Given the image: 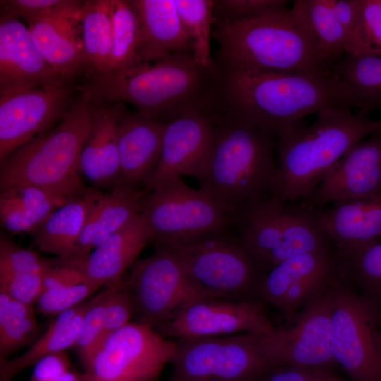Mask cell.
<instances>
[{
    "instance_id": "1",
    "label": "cell",
    "mask_w": 381,
    "mask_h": 381,
    "mask_svg": "<svg viewBox=\"0 0 381 381\" xmlns=\"http://www.w3.org/2000/svg\"><path fill=\"white\" fill-rule=\"evenodd\" d=\"M222 68L199 64L193 55L177 53L152 63H139L85 77L77 91L105 102H127L138 114L169 124L192 112L222 110Z\"/></svg>"
},
{
    "instance_id": "2",
    "label": "cell",
    "mask_w": 381,
    "mask_h": 381,
    "mask_svg": "<svg viewBox=\"0 0 381 381\" xmlns=\"http://www.w3.org/2000/svg\"><path fill=\"white\" fill-rule=\"evenodd\" d=\"M222 68V109L276 136L325 108L363 109L359 97L334 73Z\"/></svg>"
},
{
    "instance_id": "3",
    "label": "cell",
    "mask_w": 381,
    "mask_h": 381,
    "mask_svg": "<svg viewBox=\"0 0 381 381\" xmlns=\"http://www.w3.org/2000/svg\"><path fill=\"white\" fill-rule=\"evenodd\" d=\"M368 113L325 108L315 121H303L277 135V171L270 198L284 203L307 199L324 176L355 144L381 127Z\"/></svg>"
},
{
    "instance_id": "4",
    "label": "cell",
    "mask_w": 381,
    "mask_h": 381,
    "mask_svg": "<svg viewBox=\"0 0 381 381\" xmlns=\"http://www.w3.org/2000/svg\"><path fill=\"white\" fill-rule=\"evenodd\" d=\"M212 37L222 67L310 74L334 73L320 58L306 18L284 7L236 22L214 23Z\"/></svg>"
},
{
    "instance_id": "5",
    "label": "cell",
    "mask_w": 381,
    "mask_h": 381,
    "mask_svg": "<svg viewBox=\"0 0 381 381\" xmlns=\"http://www.w3.org/2000/svg\"><path fill=\"white\" fill-rule=\"evenodd\" d=\"M213 120L214 148L200 188L235 217L246 204L270 196L277 136L225 110L214 113Z\"/></svg>"
},
{
    "instance_id": "6",
    "label": "cell",
    "mask_w": 381,
    "mask_h": 381,
    "mask_svg": "<svg viewBox=\"0 0 381 381\" xmlns=\"http://www.w3.org/2000/svg\"><path fill=\"white\" fill-rule=\"evenodd\" d=\"M51 129L0 163V190L35 186L68 198L83 194L80 158L88 138L96 100L79 92Z\"/></svg>"
},
{
    "instance_id": "7",
    "label": "cell",
    "mask_w": 381,
    "mask_h": 381,
    "mask_svg": "<svg viewBox=\"0 0 381 381\" xmlns=\"http://www.w3.org/2000/svg\"><path fill=\"white\" fill-rule=\"evenodd\" d=\"M155 246L167 250L176 260L205 298L262 301L260 287L265 272L243 248L233 229Z\"/></svg>"
},
{
    "instance_id": "8",
    "label": "cell",
    "mask_w": 381,
    "mask_h": 381,
    "mask_svg": "<svg viewBox=\"0 0 381 381\" xmlns=\"http://www.w3.org/2000/svg\"><path fill=\"white\" fill-rule=\"evenodd\" d=\"M233 230L265 273L288 259L335 248L318 220V209L268 198L250 202L236 214Z\"/></svg>"
},
{
    "instance_id": "9",
    "label": "cell",
    "mask_w": 381,
    "mask_h": 381,
    "mask_svg": "<svg viewBox=\"0 0 381 381\" xmlns=\"http://www.w3.org/2000/svg\"><path fill=\"white\" fill-rule=\"evenodd\" d=\"M140 214L147 243L154 245L194 235L233 229L234 216L210 194L169 177L144 198Z\"/></svg>"
},
{
    "instance_id": "10",
    "label": "cell",
    "mask_w": 381,
    "mask_h": 381,
    "mask_svg": "<svg viewBox=\"0 0 381 381\" xmlns=\"http://www.w3.org/2000/svg\"><path fill=\"white\" fill-rule=\"evenodd\" d=\"M331 346L351 381H381V349L374 312L340 275L332 284Z\"/></svg>"
},
{
    "instance_id": "11",
    "label": "cell",
    "mask_w": 381,
    "mask_h": 381,
    "mask_svg": "<svg viewBox=\"0 0 381 381\" xmlns=\"http://www.w3.org/2000/svg\"><path fill=\"white\" fill-rule=\"evenodd\" d=\"M170 361L181 381H254L272 366L257 334L178 339Z\"/></svg>"
},
{
    "instance_id": "12",
    "label": "cell",
    "mask_w": 381,
    "mask_h": 381,
    "mask_svg": "<svg viewBox=\"0 0 381 381\" xmlns=\"http://www.w3.org/2000/svg\"><path fill=\"white\" fill-rule=\"evenodd\" d=\"M331 286L309 302L292 323L257 334L258 344L271 365L334 374L339 365L331 346Z\"/></svg>"
},
{
    "instance_id": "13",
    "label": "cell",
    "mask_w": 381,
    "mask_h": 381,
    "mask_svg": "<svg viewBox=\"0 0 381 381\" xmlns=\"http://www.w3.org/2000/svg\"><path fill=\"white\" fill-rule=\"evenodd\" d=\"M176 348L151 326L130 322L108 337L82 381H156Z\"/></svg>"
},
{
    "instance_id": "14",
    "label": "cell",
    "mask_w": 381,
    "mask_h": 381,
    "mask_svg": "<svg viewBox=\"0 0 381 381\" xmlns=\"http://www.w3.org/2000/svg\"><path fill=\"white\" fill-rule=\"evenodd\" d=\"M127 284L139 322L157 329L189 303L205 298L195 289L176 260L167 250L155 253L133 265Z\"/></svg>"
},
{
    "instance_id": "15",
    "label": "cell",
    "mask_w": 381,
    "mask_h": 381,
    "mask_svg": "<svg viewBox=\"0 0 381 381\" xmlns=\"http://www.w3.org/2000/svg\"><path fill=\"white\" fill-rule=\"evenodd\" d=\"M334 248L305 253L284 260L263 277L260 296L292 323L312 300L326 291L340 275Z\"/></svg>"
},
{
    "instance_id": "16",
    "label": "cell",
    "mask_w": 381,
    "mask_h": 381,
    "mask_svg": "<svg viewBox=\"0 0 381 381\" xmlns=\"http://www.w3.org/2000/svg\"><path fill=\"white\" fill-rule=\"evenodd\" d=\"M75 90L71 81L0 95V163L54 127L67 111Z\"/></svg>"
},
{
    "instance_id": "17",
    "label": "cell",
    "mask_w": 381,
    "mask_h": 381,
    "mask_svg": "<svg viewBox=\"0 0 381 381\" xmlns=\"http://www.w3.org/2000/svg\"><path fill=\"white\" fill-rule=\"evenodd\" d=\"M274 325L262 301L198 299L157 329L164 337L189 339L243 332L265 334Z\"/></svg>"
},
{
    "instance_id": "18",
    "label": "cell",
    "mask_w": 381,
    "mask_h": 381,
    "mask_svg": "<svg viewBox=\"0 0 381 381\" xmlns=\"http://www.w3.org/2000/svg\"><path fill=\"white\" fill-rule=\"evenodd\" d=\"M381 196V127L352 146L324 176L312 194L299 202L322 209L327 204Z\"/></svg>"
},
{
    "instance_id": "19",
    "label": "cell",
    "mask_w": 381,
    "mask_h": 381,
    "mask_svg": "<svg viewBox=\"0 0 381 381\" xmlns=\"http://www.w3.org/2000/svg\"><path fill=\"white\" fill-rule=\"evenodd\" d=\"M214 113H189L166 126L158 166L145 188L147 193L171 176L198 180L205 174L214 148Z\"/></svg>"
},
{
    "instance_id": "20",
    "label": "cell",
    "mask_w": 381,
    "mask_h": 381,
    "mask_svg": "<svg viewBox=\"0 0 381 381\" xmlns=\"http://www.w3.org/2000/svg\"><path fill=\"white\" fill-rule=\"evenodd\" d=\"M71 81L46 61L18 18L1 13L0 95Z\"/></svg>"
},
{
    "instance_id": "21",
    "label": "cell",
    "mask_w": 381,
    "mask_h": 381,
    "mask_svg": "<svg viewBox=\"0 0 381 381\" xmlns=\"http://www.w3.org/2000/svg\"><path fill=\"white\" fill-rule=\"evenodd\" d=\"M82 4L81 1L62 0L28 27L46 61L71 80L89 74L79 20Z\"/></svg>"
},
{
    "instance_id": "22",
    "label": "cell",
    "mask_w": 381,
    "mask_h": 381,
    "mask_svg": "<svg viewBox=\"0 0 381 381\" xmlns=\"http://www.w3.org/2000/svg\"><path fill=\"white\" fill-rule=\"evenodd\" d=\"M117 122V141L123 183L145 188L160 159L166 124L113 103Z\"/></svg>"
},
{
    "instance_id": "23",
    "label": "cell",
    "mask_w": 381,
    "mask_h": 381,
    "mask_svg": "<svg viewBox=\"0 0 381 381\" xmlns=\"http://www.w3.org/2000/svg\"><path fill=\"white\" fill-rule=\"evenodd\" d=\"M140 37L138 64L152 63L177 53L193 55L174 0H131Z\"/></svg>"
},
{
    "instance_id": "24",
    "label": "cell",
    "mask_w": 381,
    "mask_h": 381,
    "mask_svg": "<svg viewBox=\"0 0 381 381\" xmlns=\"http://www.w3.org/2000/svg\"><path fill=\"white\" fill-rule=\"evenodd\" d=\"M147 243L145 224L140 213L93 249L85 260L74 262L85 283L97 289L103 285H115L122 281L125 271L136 262Z\"/></svg>"
},
{
    "instance_id": "25",
    "label": "cell",
    "mask_w": 381,
    "mask_h": 381,
    "mask_svg": "<svg viewBox=\"0 0 381 381\" xmlns=\"http://www.w3.org/2000/svg\"><path fill=\"white\" fill-rule=\"evenodd\" d=\"M147 193L145 188L125 183L119 184L109 193L100 192L69 260H85L93 249L140 214Z\"/></svg>"
},
{
    "instance_id": "26",
    "label": "cell",
    "mask_w": 381,
    "mask_h": 381,
    "mask_svg": "<svg viewBox=\"0 0 381 381\" xmlns=\"http://www.w3.org/2000/svg\"><path fill=\"white\" fill-rule=\"evenodd\" d=\"M80 171L96 186L112 189L123 183L113 103L96 100L91 129L80 155Z\"/></svg>"
},
{
    "instance_id": "27",
    "label": "cell",
    "mask_w": 381,
    "mask_h": 381,
    "mask_svg": "<svg viewBox=\"0 0 381 381\" xmlns=\"http://www.w3.org/2000/svg\"><path fill=\"white\" fill-rule=\"evenodd\" d=\"M322 229L337 250L349 249L381 238V196L337 202L318 209Z\"/></svg>"
},
{
    "instance_id": "28",
    "label": "cell",
    "mask_w": 381,
    "mask_h": 381,
    "mask_svg": "<svg viewBox=\"0 0 381 381\" xmlns=\"http://www.w3.org/2000/svg\"><path fill=\"white\" fill-rule=\"evenodd\" d=\"M99 193L88 188L52 213L31 233L39 250L70 260Z\"/></svg>"
},
{
    "instance_id": "29",
    "label": "cell",
    "mask_w": 381,
    "mask_h": 381,
    "mask_svg": "<svg viewBox=\"0 0 381 381\" xmlns=\"http://www.w3.org/2000/svg\"><path fill=\"white\" fill-rule=\"evenodd\" d=\"M71 199L31 185L6 188L0 193L1 224L13 234L32 233Z\"/></svg>"
},
{
    "instance_id": "30",
    "label": "cell",
    "mask_w": 381,
    "mask_h": 381,
    "mask_svg": "<svg viewBox=\"0 0 381 381\" xmlns=\"http://www.w3.org/2000/svg\"><path fill=\"white\" fill-rule=\"evenodd\" d=\"M90 299L59 314L46 332L22 355L0 361V381H11L23 370L48 355L75 346Z\"/></svg>"
},
{
    "instance_id": "31",
    "label": "cell",
    "mask_w": 381,
    "mask_h": 381,
    "mask_svg": "<svg viewBox=\"0 0 381 381\" xmlns=\"http://www.w3.org/2000/svg\"><path fill=\"white\" fill-rule=\"evenodd\" d=\"M336 251L344 278L374 312L380 325L381 240Z\"/></svg>"
},
{
    "instance_id": "32",
    "label": "cell",
    "mask_w": 381,
    "mask_h": 381,
    "mask_svg": "<svg viewBox=\"0 0 381 381\" xmlns=\"http://www.w3.org/2000/svg\"><path fill=\"white\" fill-rule=\"evenodd\" d=\"M79 20L89 68L87 76L107 73L112 40L109 0L83 1Z\"/></svg>"
},
{
    "instance_id": "33",
    "label": "cell",
    "mask_w": 381,
    "mask_h": 381,
    "mask_svg": "<svg viewBox=\"0 0 381 381\" xmlns=\"http://www.w3.org/2000/svg\"><path fill=\"white\" fill-rule=\"evenodd\" d=\"M308 23L318 40L320 59L331 68L349 52L346 31L329 0H296L293 6Z\"/></svg>"
},
{
    "instance_id": "34",
    "label": "cell",
    "mask_w": 381,
    "mask_h": 381,
    "mask_svg": "<svg viewBox=\"0 0 381 381\" xmlns=\"http://www.w3.org/2000/svg\"><path fill=\"white\" fill-rule=\"evenodd\" d=\"M332 70L359 97L361 111L381 110V55L345 54Z\"/></svg>"
},
{
    "instance_id": "35",
    "label": "cell",
    "mask_w": 381,
    "mask_h": 381,
    "mask_svg": "<svg viewBox=\"0 0 381 381\" xmlns=\"http://www.w3.org/2000/svg\"><path fill=\"white\" fill-rule=\"evenodd\" d=\"M42 327L32 305L17 301L0 291V361L40 337Z\"/></svg>"
},
{
    "instance_id": "36",
    "label": "cell",
    "mask_w": 381,
    "mask_h": 381,
    "mask_svg": "<svg viewBox=\"0 0 381 381\" xmlns=\"http://www.w3.org/2000/svg\"><path fill=\"white\" fill-rule=\"evenodd\" d=\"M112 40L109 72L138 64L140 30L131 0H109Z\"/></svg>"
},
{
    "instance_id": "37",
    "label": "cell",
    "mask_w": 381,
    "mask_h": 381,
    "mask_svg": "<svg viewBox=\"0 0 381 381\" xmlns=\"http://www.w3.org/2000/svg\"><path fill=\"white\" fill-rule=\"evenodd\" d=\"M174 2L190 42L193 59L203 66H211L214 63L210 45L214 1L174 0Z\"/></svg>"
},
{
    "instance_id": "38",
    "label": "cell",
    "mask_w": 381,
    "mask_h": 381,
    "mask_svg": "<svg viewBox=\"0 0 381 381\" xmlns=\"http://www.w3.org/2000/svg\"><path fill=\"white\" fill-rule=\"evenodd\" d=\"M111 286L90 298V304L84 316L80 331L75 344L85 372L104 343V315L107 300Z\"/></svg>"
},
{
    "instance_id": "39",
    "label": "cell",
    "mask_w": 381,
    "mask_h": 381,
    "mask_svg": "<svg viewBox=\"0 0 381 381\" xmlns=\"http://www.w3.org/2000/svg\"><path fill=\"white\" fill-rule=\"evenodd\" d=\"M49 262L32 250L21 248L1 235L0 239V275L45 272Z\"/></svg>"
},
{
    "instance_id": "40",
    "label": "cell",
    "mask_w": 381,
    "mask_h": 381,
    "mask_svg": "<svg viewBox=\"0 0 381 381\" xmlns=\"http://www.w3.org/2000/svg\"><path fill=\"white\" fill-rule=\"evenodd\" d=\"M342 24L349 42L350 54H377L367 40L357 0H329Z\"/></svg>"
},
{
    "instance_id": "41",
    "label": "cell",
    "mask_w": 381,
    "mask_h": 381,
    "mask_svg": "<svg viewBox=\"0 0 381 381\" xmlns=\"http://www.w3.org/2000/svg\"><path fill=\"white\" fill-rule=\"evenodd\" d=\"M96 290L85 282L43 290L35 303L37 310L45 316L56 317L85 301Z\"/></svg>"
},
{
    "instance_id": "42",
    "label": "cell",
    "mask_w": 381,
    "mask_h": 381,
    "mask_svg": "<svg viewBox=\"0 0 381 381\" xmlns=\"http://www.w3.org/2000/svg\"><path fill=\"white\" fill-rule=\"evenodd\" d=\"M135 302L126 280L111 286L104 315V342L114 332L130 323L135 315Z\"/></svg>"
},
{
    "instance_id": "43",
    "label": "cell",
    "mask_w": 381,
    "mask_h": 381,
    "mask_svg": "<svg viewBox=\"0 0 381 381\" xmlns=\"http://www.w3.org/2000/svg\"><path fill=\"white\" fill-rule=\"evenodd\" d=\"M284 0H218L214 1V23L249 19L270 11L286 7Z\"/></svg>"
},
{
    "instance_id": "44",
    "label": "cell",
    "mask_w": 381,
    "mask_h": 381,
    "mask_svg": "<svg viewBox=\"0 0 381 381\" xmlns=\"http://www.w3.org/2000/svg\"><path fill=\"white\" fill-rule=\"evenodd\" d=\"M43 274L0 275V291L22 303L32 305L42 291Z\"/></svg>"
},
{
    "instance_id": "45",
    "label": "cell",
    "mask_w": 381,
    "mask_h": 381,
    "mask_svg": "<svg viewBox=\"0 0 381 381\" xmlns=\"http://www.w3.org/2000/svg\"><path fill=\"white\" fill-rule=\"evenodd\" d=\"M254 381H351L333 373L315 369L270 366Z\"/></svg>"
},
{
    "instance_id": "46",
    "label": "cell",
    "mask_w": 381,
    "mask_h": 381,
    "mask_svg": "<svg viewBox=\"0 0 381 381\" xmlns=\"http://www.w3.org/2000/svg\"><path fill=\"white\" fill-rule=\"evenodd\" d=\"M365 36L381 55V0H357Z\"/></svg>"
},
{
    "instance_id": "47",
    "label": "cell",
    "mask_w": 381,
    "mask_h": 381,
    "mask_svg": "<svg viewBox=\"0 0 381 381\" xmlns=\"http://www.w3.org/2000/svg\"><path fill=\"white\" fill-rule=\"evenodd\" d=\"M62 0H8L1 1L3 12L22 18L28 23L54 9Z\"/></svg>"
},
{
    "instance_id": "48",
    "label": "cell",
    "mask_w": 381,
    "mask_h": 381,
    "mask_svg": "<svg viewBox=\"0 0 381 381\" xmlns=\"http://www.w3.org/2000/svg\"><path fill=\"white\" fill-rule=\"evenodd\" d=\"M71 365L65 351L48 355L35 365L30 381H56Z\"/></svg>"
},
{
    "instance_id": "49",
    "label": "cell",
    "mask_w": 381,
    "mask_h": 381,
    "mask_svg": "<svg viewBox=\"0 0 381 381\" xmlns=\"http://www.w3.org/2000/svg\"><path fill=\"white\" fill-rule=\"evenodd\" d=\"M83 373L73 370L64 372L56 381H82Z\"/></svg>"
},
{
    "instance_id": "50",
    "label": "cell",
    "mask_w": 381,
    "mask_h": 381,
    "mask_svg": "<svg viewBox=\"0 0 381 381\" xmlns=\"http://www.w3.org/2000/svg\"><path fill=\"white\" fill-rule=\"evenodd\" d=\"M377 337L381 349V325L377 327Z\"/></svg>"
},
{
    "instance_id": "51",
    "label": "cell",
    "mask_w": 381,
    "mask_h": 381,
    "mask_svg": "<svg viewBox=\"0 0 381 381\" xmlns=\"http://www.w3.org/2000/svg\"><path fill=\"white\" fill-rule=\"evenodd\" d=\"M169 381H181V380H179L174 379V378L171 377V379Z\"/></svg>"
},
{
    "instance_id": "52",
    "label": "cell",
    "mask_w": 381,
    "mask_h": 381,
    "mask_svg": "<svg viewBox=\"0 0 381 381\" xmlns=\"http://www.w3.org/2000/svg\"><path fill=\"white\" fill-rule=\"evenodd\" d=\"M379 120H380V123H381V117H380V119Z\"/></svg>"
}]
</instances>
